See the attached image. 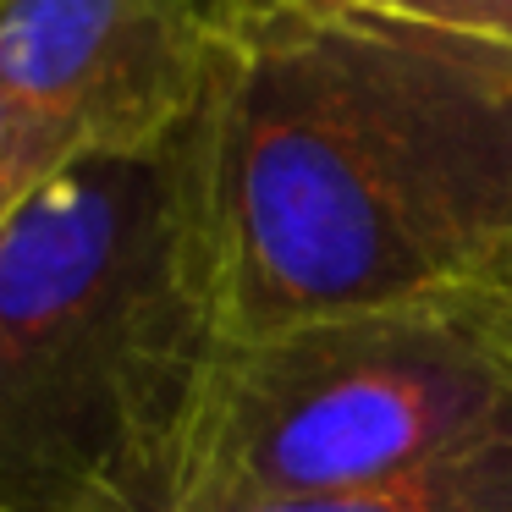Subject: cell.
<instances>
[{
  "instance_id": "cell-1",
  "label": "cell",
  "mask_w": 512,
  "mask_h": 512,
  "mask_svg": "<svg viewBox=\"0 0 512 512\" xmlns=\"http://www.w3.org/2000/svg\"><path fill=\"white\" fill-rule=\"evenodd\" d=\"M237 342L479 298L512 259V50L320 0H226L204 100Z\"/></svg>"
},
{
  "instance_id": "cell-2",
  "label": "cell",
  "mask_w": 512,
  "mask_h": 512,
  "mask_svg": "<svg viewBox=\"0 0 512 512\" xmlns=\"http://www.w3.org/2000/svg\"><path fill=\"white\" fill-rule=\"evenodd\" d=\"M237 353L204 111L0 221V512H199Z\"/></svg>"
},
{
  "instance_id": "cell-3",
  "label": "cell",
  "mask_w": 512,
  "mask_h": 512,
  "mask_svg": "<svg viewBox=\"0 0 512 512\" xmlns=\"http://www.w3.org/2000/svg\"><path fill=\"white\" fill-rule=\"evenodd\" d=\"M512 430V331L490 292L358 309L237 342L199 512L342 496Z\"/></svg>"
},
{
  "instance_id": "cell-4",
  "label": "cell",
  "mask_w": 512,
  "mask_h": 512,
  "mask_svg": "<svg viewBox=\"0 0 512 512\" xmlns=\"http://www.w3.org/2000/svg\"><path fill=\"white\" fill-rule=\"evenodd\" d=\"M215 56V0H0V89L45 182L177 138L210 100Z\"/></svg>"
},
{
  "instance_id": "cell-5",
  "label": "cell",
  "mask_w": 512,
  "mask_h": 512,
  "mask_svg": "<svg viewBox=\"0 0 512 512\" xmlns=\"http://www.w3.org/2000/svg\"><path fill=\"white\" fill-rule=\"evenodd\" d=\"M221 512H512V430L369 490L259 501V507H221Z\"/></svg>"
},
{
  "instance_id": "cell-6",
  "label": "cell",
  "mask_w": 512,
  "mask_h": 512,
  "mask_svg": "<svg viewBox=\"0 0 512 512\" xmlns=\"http://www.w3.org/2000/svg\"><path fill=\"white\" fill-rule=\"evenodd\" d=\"M320 6H347V12L391 17V23H413V28H435V34L512 50V0H320Z\"/></svg>"
},
{
  "instance_id": "cell-7",
  "label": "cell",
  "mask_w": 512,
  "mask_h": 512,
  "mask_svg": "<svg viewBox=\"0 0 512 512\" xmlns=\"http://www.w3.org/2000/svg\"><path fill=\"white\" fill-rule=\"evenodd\" d=\"M39 182H45V171L34 166L23 116H17V105L6 100V89H0V221H6L28 193H34Z\"/></svg>"
},
{
  "instance_id": "cell-8",
  "label": "cell",
  "mask_w": 512,
  "mask_h": 512,
  "mask_svg": "<svg viewBox=\"0 0 512 512\" xmlns=\"http://www.w3.org/2000/svg\"><path fill=\"white\" fill-rule=\"evenodd\" d=\"M490 303H496V314H501V325L512 331V259H507V270H501V281L490 287Z\"/></svg>"
},
{
  "instance_id": "cell-9",
  "label": "cell",
  "mask_w": 512,
  "mask_h": 512,
  "mask_svg": "<svg viewBox=\"0 0 512 512\" xmlns=\"http://www.w3.org/2000/svg\"><path fill=\"white\" fill-rule=\"evenodd\" d=\"M215 6H226V0H215Z\"/></svg>"
}]
</instances>
